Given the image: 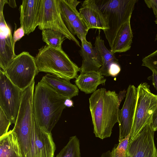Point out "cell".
<instances>
[{"label": "cell", "mask_w": 157, "mask_h": 157, "mask_svg": "<svg viewBox=\"0 0 157 157\" xmlns=\"http://www.w3.org/2000/svg\"><path fill=\"white\" fill-rule=\"evenodd\" d=\"M89 102L95 136L102 140L109 137L118 122L120 104L117 94L115 91L101 88L91 95Z\"/></svg>", "instance_id": "cell-1"}, {"label": "cell", "mask_w": 157, "mask_h": 157, "mask_svg": "<svg viewBox=\"0 0 157 157\" xmlns=\"http://www.w3.org/2000/svg\"><path fill=\"white\" fill-rule=\"evenodd\" d=\"M67 98L40 81L36 86L33 98V112L39 125L49 133L61 117Z\"/></svg>", "instance_id": "cell-2"}, {"label": "cell", "mask_w": 157, "mask_h": 157, "mask_svg": "<svg viewBox=\"0 0 157 157\" xmlns=\"http://www.w3.org/2000/svg\"><path fill=\"white\" fill-rule=\"evenodd\" d=\"M38 72H48L68 80L76 78L79 67L63 50L47 45L39 49L35 57Z\"/></svg>", "instance_id": "cell-3"}, {"label": "cell", "mask_w": 157, "mask_h": 157, "mask_svg": "<svg viewBox=\"0 0 157 157\" xmlns=\"http://www.w3.org/2000/svg\"><path fill=\"white\" fill-rule=\"evenodd\" d=\"M136 0H95L108 29L103 31L110 49L121 26L131 18Z\"/></svg>", "instance_id": "cell-4"}, {"label": "cell", "mask_w": 157, "mask_h": 157, "mask_svg": "<svg viewBox=\"0 0 157 157\" xmlns=\"http://www.w3.org/2000/svg\"><path fill=\"white\" fill-rule=\"evenodd\" d=\"M137 88V101L129 142L147 124L151 123L154 113L157 108V95L151 92L149 85L144 82Z\"/></svg>", "instance_id": "cell-5"}, {"label": "cell", "mask_w": 157, "mask_h": 157, "mask_svg": "<svg viewBox=\"0 0 157 157\" xmlns=\"http://www.w3.org/2000/svg\"><path fill=\"white\" fill-rule=\"evenodd\" d=\"M4 71L10 81L22 91L32 84L38 73L35 57L27 52L17 55Z\"/></svg>", "instance_id": "cell-6"}, {"label": "cell", "mask_w": 157, "mask_h": 157, "mask_svg": "<svg viewBox=\"0 0 157 157\" xmlns=\"http://www.w3.org/2000/svg\"><path fill=\"white\" fill-rule=\"evenodd\" d=\"M38 26L41 30L51 29L58 31L67 39L74 41L81 47L78 41L69 31L62 18L59 0H42Z\"/></svg>", "instance_id": "cell-7"}, {"label": "cell", "mask_w": 157, "mask_h": 157, "mask_svg": "<svg viewBox=\"0 0 157 157\" xmlns=\"http://www.w3.org/2000/svg\"><path fill=\"white\" fill-rule=\"evenodd\" d=\"M22 91L10 80L3 70H0V108L15 124L21 105Z\"/></svg>", "instance_id": "cell-8"}, {"label": "cell", "mask_w": 157, "mask_h": 157, "mask_svg": "<svg viewBox=\"0 0 157 157\" xmlns=\"http://www.w3.org/2000/svg\"><path fill=\"white\" fill-rule=\"evenodd\" d=\"M151 124H147L129 142L125 157H157L154 141L155 131Z\"/></svg>", "instance_id": "cell-9"}, {"label": "cell", "mask_w": 157, "mask_h": 157, "mask_svg": "<svg viewBox=\"0 0 157 157\" xmlns=\"http://www.w3.org/2000/svg\"><path fill=\"white\" fill-rule=\"evenodd\" d=\"M137 96V88L130 85L126 91L125 99L120 110L118 123L119 141L130 134L132 130Z\"/></svg>", "instance_id": "cell-10"}, {"label": "cell", "mask_w": 157, "mask_h": 157, "mask_svg": "<svg viewBox=\"0 0 157 157\" xmlns=\"http://www.w3.org/2000/svg\"><path fill=\"white\" fill-rule=\"evenodd\" d=\"M5 0H0V67L4 71L17 56L10 28L5 21L3 13Z\"/></svg>", "instance_id": "cell-11"}, {"label": "cell", "mask_w": 157, "mask_h": 157, "mask_svg": "<svg viewBox=\"0 0 157 157\" xmlns=\"http://www.w3.org/2000/svg\"><path fill=\"white\" fill-rule=\"evenodd\" d=\"M42 0H23L20 7L21 27L29 35L38 26Z\"/></svg>", "instance_id": "cell-12"}, {"label": "cell", "mask_w": 157, "mask_h": 157, "mask_svg": "<svg viewBox=\"0 0 157 157\" xmlns=\"http://www.w3.org/2000/svg\"><path fill=\"white\" fill-rule=\"evenodd\" d=\"M79 12L89 29H96L103 31L108 29L106 20L95 0L84 1Z\"/></svg>", "instance_id": "cell-13"}, {"label": "cell", "mask_w": 157, "mask_h": 157, "mask_svg": "<svg viewBox=\"0 0 157 157\" xmlns=\"http://www.w3.org/2000/svg\"><path fill=\"white\" fill-rule=\"evenodd\" d=\"M82 58V63L79 68L80 74L98 72L102 65V60L99 53L91 42L84 39L81 41L79 51Z\"/></svg>", "instance_id": "cell-14"}, {"label": "cell", "mask_w": 157, "mask_h": 157, "mask_svg": "<svg viewBox=\"0 0 157 157\" xmlns=\"http://www.w3.org/2000/svg\"><path fill=\"white\" fill-rule=\"evenodd\" d=\"M70 81L48 73L42 77L40 81L50 87L59 95L71 99L78 95L79 90L76 85L72 84Z\"/></svg>", "instance_id": "cell-15"}, {"label": "cell", "mask_w": 157, "mask_h": 157, "mask_svg": "<svg viewBox=\"0 0 157 157\" xmlns=\"http://www.w3.org/2000/svg\"><path fill=\"white\" fill-rule=\"evenodd\" d=\"M106 79L98 71L80 74L76 78L75 82L80 90L86 94L93 93L98 86L105 83Z\"/></svg>", "instance_id": "cell-16"}, {"label": "cell", "mask_w": 157, "mask_h": 157, "mask_svg": "<svg viewBox=\"0 0 157 157\" xmlns=\"http://www.w3.org/2000/svg\"><path fill=\"white\" fill-rule=\"evenodd\" d=\"M130 18L118 32L110 51L114 54L125 52L130 49L133 37Z\"/></svg>", "instance_id": "cell-17"}, {"label": "cell", "mask_w": 157, "mask_h": 157, "mask_svg": "<svg viewBox=\"0 0 157 157\" xmlns=\"http://www.w3.org/2000/svg\"><path fill=\"white\" fill-rule=\"evenodd\" d=\"M0 157H23L17 136L12 130L0 137Z\"/></svg>", "instance_id": "cell-18"}, {"label": "cell", "mask_w": 157, "mask_h": 157, "mask_svg": "<svg viewBox=\"0 0 157 157\" xmlns=\"http://www.w3.org/2000/svg\"><path fill=\"white\" fill-rule=\"evenodd\" d=\"M100 32L96 36L95 47L98 50L102 60V65L98 72L103 76H109L108 71L110 65L114 63H118V60L114 54L105 46L104 40L101 38Z\"/></svg>", "instance_id": "cell-19"}, {"label": "cell", "mask_w": 157, "mask_h": 157, "mask_svg": "<svg viewBox=\"0 0 157 157\" xmlns=\"http://www.w3.org/2000/svg\"><path fill=\"white\" fill-rule=\"evenodd\" d=\"M80 2L76 0H59L62 18L70 32L72 22L80 16L76 9Z\"/></svg>", "instance_id": "cell-20"}, {"label": "cell", "mask_w": 157, "mask_h": 157, "mask_svg": "<svg viewBox=\"0 0 157 157\" xmlns=\"http://www.w3.org/2000/svg\"><path fill=\"white\" fill-rule=\"evenodd\" d=\"M42 31V40L46 45L56 49H62V43L67 38L62 33L51 29H45Z\"/></svg>", "instance_id": "cell-21"}, {"label": "cell", "mask_w": 157, "mask_h": 157, "mask_svg": "<svg viewBox=\"0 0 157 157\" xmlns=\"http://www.w3.org/2000/svg\"><path fill=\"white\" fill-rule=\"evenodd\" d=\"M56 157H81L80 142L77 136L70 137L67 144Z\"/></svg>", "instance_id": "cell-22"}, {"label": "cell", "mask_w": 157, "mask_h": 157, "mask_svg": "<svg viewBox=\"0 0 157 157\" xmlns=\"http://www.w3.org/2000/svg\"><path fill=\"white\" fill-rule=\"evenodd\" d=\"M90 29L80 15L72 23L70 33L76 35L81 41L86 37Z\"/></svg>", "instance_id": "cell-23"}, {"label": "cell", "mask_w": 157, "mask_h": 157, "mask_svg": "<svg viewBox=\"0 0 157 157\" xmlns=\"http://www.w3.org/2000/svg\"><path fill=\"white\" fill-rule=\"evenodd\" d=\"M130 135L119 141V143L114 146L111 151V157H125Z\"/></svg>", "instance_id": "cell-24"}, {"label": "cell", "mask_w": 157, "mask_h": 157, "mask_svg": "<svg viewBox=\"0 0 157 157\" xmlns=\"http://www.w3.org/2000/svg\"><path fill=\"white\" fill-rule=\"evenodd\" d=\"M142 62V66L157 73V50L144 57Z\"/></svg>", "instance_id": "cell-25"}, {"label": "cell", "mask_w": 157, "mask_h": 157, "mask_svg": "<svg viewBox=\"0 0 157 157\" xmlns=\"http://www.w3.org/2000/svg\"><path fill=\"white\" fill-rule=\"evenodd\" d=\"M12 123L2 109L0 108V137L6 134Z\"/></svg>", "instance_id": "cell-26"}, {"label": "cell", "mask_w": 157, "mask_h": 157, "mask_svg": "<svg viewBox=\"0 0 157 157\" xmlns=\"http://www.w3.org/2000/svg\"><path fill=\"white\" fill-rule=\"evenodd\" d=\"M121 68L118 63H114L109 66L108 73L109 76L114 77L116 76L120 73Z\"/></svg>", "instance_id": "cell-27"}, {"label": "cell", "mask_w": 157, "mask_h": 157, "mask_svg": "<svg viewBox=\"0 0 157 157\" xmlns=\"http://www.w3.org/2000/svg\"><path fill=\"white\" fill-rule=\"evenodd\" d=\"M25 34V31L22 26H20V28L14 30L13 36L14 45L16 42L22 38Z\"/></svg>", "instance_id": "cell-28"}, {"label": "cell", "mask_w": 157, "mask_h": 157, "mask_svg": "<svg viewBox=\"0 0 157 157\" xmlns=\"http://www.w3.org/2000/svg\"><path fill=\"white\" fill-rule=\"evenodd\" d=\"M144 2L149 8H152L154 13L157 18V0H145Z\"/></svg>", "instance_id": "cell-29"}, {"label": "cell", "mask_w": 157, "mask_h": 157, "mask_svg": "<svg viewBox=\"0 0 157 157\" xmlns=\"http://www.w3.org/2000/svg\"><path fill=\"white\" fill-rule=\"evenodd\" d=\"M151 126L153 130L155 131L157 130V108L153 114L151 122Z\"/></svg>", "instance_id": "cell-30"}, {"label": "cell", "mask_w": 157, "mask_h": 157, "mask_svg": "<svg viewBox=\"0 0 157 157\" xmlns=\"http://www.w3.org/2000/svg\"><path fill=\"white\" fill-rule=\"evenodd\" d=\"M152 72V75L149 78L151 80L154 87L157 90V73L154 71Z\"/></svg>", "instance_id": "cell-31"}, {"label": "cell", "mask_w": 157, "mask_h": 157, "mask_svg": "<svg viewBox=\"0 0 157 157\" xmlns=\"http://www.w3.org/2000/svg\"><path fill=\"white\" fill-rule=\"evenodd\" d=\"M126 92V91L124 90L123 91H120L119 94H117L118 99L120 104L121 102L125 97Z\"/></svg>", "instance_id": "cell-32"}, {"label": "cell", "mask_w": 157, "mask_h": 157, "mask_svg": "<svg viewBox=\"0 0 157 157\" xmlns=\"http://www.w3.org/2000/svg\"><path fill=\"white\" fill-rule=\"evenodd\" d=\"M64 104L66 107H69L73 106V103L71 99L67 98L65 100Z\"/></svg>", "instance_id": "cell-33"}, {"label": "cell", "mask_w": 157, "mask_h": 157, "mask_svg": "<svg viewBox=\"0 0 157 157\" xmlns=\"http://www.w3.org/2000/svg\"><path fill=\"white\" fill-rule=\"evenodd\" d=\"M6 3H8L9 5L12 8H15L16 5L15 0H6Z\"/></svg>", "instance_id": "cell-34"}, {"label": "cell", "mask_w": 157, "mask_h": 157, "mask_svg": "<svg viewBox=\"0 0 157 157\" xmlns=\"http://www.w3.org/2000/svg\"><path fill=\"white\" fill-rule=\"evenodd\" d=\"M100 157H111V151L108 150L104 152L101 154Z\"/></svg>", "instance_id": "cell-35"}, {"label": "cell", "mask_w": 157, "mask_h": 157, "mask_svg": "<svg viewBox=\"0 0 157 157\" xmlns=\"http://www.w3.org/2000/svg\"><path fill=\"white\" fill-rule=\"evenodd\" d=\"M155 22L156 24H157V18L155 20Z\"/></svg>", "instance_id": "cell-36"}]
</instances>
